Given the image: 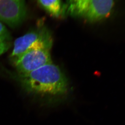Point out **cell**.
I'll return each mask as SVG.
<instances>
[{"mask_svg": "<svg viewBox=\"0 0 125 125\" xmlns=\"http://www.w3.org/2000/svg\"><path fill=\"white\" fill-rule=\"evenodd\" d=\"M18 76L23 88L34 95L58 97L65 95L68 91L66 76L58 66L52 63Z\"/></svg>", "mask_w": 125, "mask_h": 125, "instance_id": "cell-1", "label": "cell"}, {"mask_svg": "<svg viewBox=\"0 0 125 125\" xmlns=\"http://www.w3.org/2000/svg\"><path fill=\"white\" fill-rule=\"evenodd\" d=\"M66 14L96 22L107 18L112 11L114 0H65Z\"/></svg>", "mask_w": 125, "mask_h": 125, "instance_id": "cell-2", "label": "cell"}, {"mask_svg": "<svg viewBox=\"0 0 125 125\" xmlns=\"http://www.w3.org/2000/svg\"><path fill=\"white\" fill-rule=\"evenodd\" d=\"M53 40L52 34L44 26L40 25L16 39L14 48L10 56L12 63L27 51L43 49L50 50Z\"/></svg>", "mask_w": 125, "mask_h": 125, "instance_id": "cell-3", "label": "cell"}, {"mask_svg": "<svg viewBox=\"0 0 125 125\" xmlns=\"http://www.w3.org/2000/svg\"><path fill=\"white\" fill-rule=\"evenodd\" d=\"M51 63L50 50L39 49L27 51L12 63L19 74H24Z\"/></svg>", "mask_w": 125, "mask_h": 125, "instance_id": "cell-4", "label": "cell"}, {"mask_svg": "<svg viewBox=\"0 0 125 125\" xmlns=\"http://www.w3.org/2000/svg\"><path fill=\"white\" fill-rule=\"evenodd\" d=\"M26 14L25 0H0V21L15 27L23 22Z\"/></svg>", "mask_w": 125, "mask_h": 125, "instance_id": "cell-5", "label": "cell"}, {"mask_svg": "<svg viewBox=\"0 0 125 125\" xmlns=\"http://www.w3.org/2000/svg\"><path fill=\"white\" fill-rule=\"evenodd\" d=\"M41 7L55 18H62L66 14V6L62 0H37Z\"/></svg>", "mask_w": 125, "mask_h": 125, "instance_id": "cell-6", "label": "cell"}, {"mask_svg": "<svg viewBox=\"0 0 125 125\" xmlns=\"http://www.w3.org/2000/svg\"><path fill=\"white\" fill-rule=\"evenodd\" d=\"M11 39L10 32L5 26L0 22V40L11 42Z\"/></svg>", "mask_w": 125, "mask_h": 125, "instance_id": "cell-7", "label": "cell"}, {"mask_svg": "<svg viewBox=\"0 0 125 125\" xmlns=\"http://www.w3.org/2000/svg\"><path fill=\"white\" fill-rule=\"evenodd\" d=\"M10 44V42L0 40V55L5 53L8 50Z\"/></svg>", "mask_w": 125, "mask_h": 125, "instance_id": "cell-8", "label": "cell"}]
</instances>
